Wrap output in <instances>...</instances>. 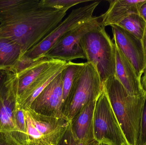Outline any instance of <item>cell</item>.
I'll use <instances>...</instances> for the list:
<instances>
[{"label": "cell", "instance_id": "cell-16", "mask_svg": "<svg viewBox=\"0 0 146 145\" xmlns=\"http://www.w3.org/2000/svg\"><path fill=\"white\" fill-rule=\"evenodd\" d=\"M24 55L21 48L12 40L0 37V70H13Z\"/></svg>", "mask_w": 146, "mask_h": 145}, {"label": "cell", "instance_id": "cell-5", "mask_svg": "<svg viewBox=\"0 0 146 145\" xmlns=\"http://www.w3.org/2000/svg\"><path fill=\"white\" fill-rule=\"evenodd\" d=\"M27 133L22 145H57L69 126L65 118L46 116L24 109Z\"/></svg>", "mask_w": 146, "mask_h": 145}, {"label": "cell", "instance_id": "cell-13", "mask_svg": "<svg viewBox=\"0 0 146 145\" xmlns=\"http://www.w3.org/2000/svg\"><path fill=\"white\" fill-rule=\"evenodd\" d=\"M58 60L44 58L35 62L20 73L16 74L14 89L17 101Z\"/></svg>", "mask_w": 146, "mask_h": 145}, {"label": "cell", "instance_id": "cell-27", "mask_svg": "<svg viewBox=\"0 0 146 145\" xmlns=\"http://www.w3.org/2000/svg\"><path fill=\"white\" fill-rule=\"evenodd\" d=\"M141 86L146 93V68L144 70L141 78Z\"/></svg>", "mask_w": 146, "mask_h": 145}, {"label": "cell", "instance_id": "cell-21", "mask_svg": "<svg viewBox=\"0 0 146 145\" xmlns=\"http://www.w3.org/2000/svg\"><path fill=\"white\" fill-rule=\"evenodd\" d=\"M90 1V0H41V5L47 7L56 9H68L82 3Z\"/></svg>", "mask_w": 146, "mask_h": 145}, {"label": "cell", "instance_id": "cell-10", "mask_svg": "<svg viewBox=\"0 0 146 145\" xmlns=\"http://www.w3.org/2000/svg\"><path fill=\"white\" fill-rule=\"evenodd\" d=\"M62 71L47 85L31 105L30 108L35 112L46 116L66 119L62 113Z\"/></svg>", "mask_w": 146, "mask_h": 145}, {"label": "cell", "instance_id": "cell-25", "mask_svg": "<svg viewBox=\"0 0 146 145\" xmlns=\"http://www.w3.org/2000/svg\"><path fill=\"white\" fill-rule=\"evenodd\" d=\"M139 14L146 22V1L140 7Z\"/></svg>", "mask_w": 146, "mask_h": 145}, {"label": "cell", "instance_id": "cell-20", "mask_svg": "<svg viewBox=\"0 0 146 145\" xmlns=\"http://www.w3.org/2000/svg\"><path fill=\"white\" fill-rule=\"evenodd\" d=\"M24 110V108L17 101L14 110L15 123L17 131L15 140L21 145L24 143L27 133Z\"/></svg>", "mask_w": 146, "mask_h": 145}, {"label": "cell", "instance_id": "cell-3", "mask_svg": "<svg viewBox=\"0 0 146 145\" xmlns=\"http://www.w3.org/2000/svg\"><path fill=\"white\" fill-rule=\"evenodd\" d=\"M101 24L86 34L80 41L87 62L96 68L104 84L115 74V50L114 43Z\"/></svg>", "mask_w": 146, "mask_h": 145}, {"label": "cell", "instance_id": "cell-14", "mask_svg": "<svg viewBox=\"0 0 146 145\" xmlns=\"http://www.w3.org/2000/svg\"><path fill=\"white\" fill-rule=\"evenodd\" d=\"M110 7L100 16L104 26L117 25L133 14H139L140 7L146 0H110Z\"/></svg>", "mask_w": 146, "mask_h": 145}, {"label": "cell", "instance_id": "cell-17", "mask_svg": "<svg viewBox=\"0 0 146 145\" xmlns=\"http://www.w3.org/2000/svg\"><path fill=\"white\" fill-rule=\"evenodd\" d=\"M37 0H0V23L15 19L26 12Z\"/></svg>", "mask_w": 146, "mask_h": 145}, {"label": "cell", "instance_id": "cell-1", "mask_svg": "<svg viewBox=\"0 0 146 145\" xmlns=\"http://www.w3.org/2000/svg\"><path fill=\"white\" fill-rule=\"evenodd\" d=\"M68 9L41 5L40 1L15 19L0 25V37L17 43L24 54L50 33L66 16Z\"/></svg>", "mask_w": 146, "mask_h": 145}, {"label": "cell", "instance_id": "cell-30", "mask_svg": "<svg viewBox=\"0 0 146 145\" xmlns=\"http://www.w3.org/2000/svg\"><path fill=\"white\" fill-rule=\"evenodd\" d=\"M143 145H146V143H145V144H143Z\"/></svg>", "mask_w": 146, "mask_h": 145}, {"label": "cell", "instance_id": "cell-24", "mask_svg": "<svg viewBox=\"0 0 146 145\" xmlns=\"http://www.w3.org/2000/svg\"><path fill=\"white\" fill-rule=\"evenodd\" d=\"M0 145H21L10 134L0 132Z\"/></svg>", "mask_w": 146, "mask_h": 145}, {"label": "cell", "instance_id": "cell-7", "mask_svg": "<svg viewBox=\"0 0 146 145\" xmlns=\"http://www.w3.org/2000/svg\"><path fill=\"white\" fill-rule=\"evenodd\" d=\"M100 1H96L84 7L76 9L44 39L26 52L22 57L36 62L44 58V54L67 32L91 20L94 12Z\"/></svg>", "mask_w": 146, "mask_h": 145}, {"label": "cell", "instance_id": "cell-28", "mask_svg": "<svg viewBox=\"0 0 146 145\" xmlns=\"http://www.w3.org/2000/svg\"><path fill=\"white\" fill-rule=\"evenodd\" d=\"M95 145H99V143H98V144H96Z\"/></svg>", "mask_w": 146, "mask_h": 145}, {"label": "cell", "instance_id": "cell-19", "mask_svg": "<svg viewBox=\"0 0 146 145\" xmlns=\"http://www.w3.org/2000/svg\"><path fill=\"white\" fill-rule=\"evenodd\" d=\"M146 25V22L139 14H133L125 18L117 26L141 40Z\"/></svg>", "mask_w": 146, "mask_h": 145}, {"label": "cell", "instance_id": "cell-9", "mask_svg": "<svg viewBox=\"0 0 146 145\" xmlns=\"http://www.w3.org/2000/svg\"><path fill=\"white\" fill-rule=\"evenodd\" d=\"M15 77L12 70H0V132L10 134L15 139L17 132L14 120L17 101L14 89Z\"/></svg>", "mask_w": 146, "mask_h": 145}, {"label": "cell", "instance_id": "cell-29", "mask_svg": "<svg viewBox=\"0 0 146 145\" xmlns=\"http://www.w3.org/2000/svg\"><path fill=\"white\" fill-rule=\"evenodd\" d=\"M99 145H106L103 144H99Z\"/></svg>", "mask_w": 146, "mask_h": 145}, {"label": "cell", "instance_id": "cell-23", "mask_svg": "<svg viewBox=\"0 0 146 145\" xmlns=\"http://www.w3.org/2000/svg\"><path fill=\"white\" fill-rule=\"evenodd\" d=\"M146 143V94L141 117L140 136L138 145H143Z\"/></svg>", "mask_w": 146, "mask_h": 145}, {"label": "cell", "instance_id": "cell-2", "mask_svg": "<svg viewBox=\"0 0 146 145\" xmlns=\"http://www.w3.org/2000/svg\"><path fill=\"white\" fill-rule=\"evenodd\" d=\"M103 85L128 145H138L146 94L131 96L115 76L108 78Z\"/></svg>", "mask_w": 146, "mask_h": 145}, {"label": "cell", "instance_id": "cell-6", "mask_svg": "<svg viewBox=\"0 0 146 145\" xmlns=\"http://www.w3.org/2000/svg\"><path fill=\"white\" fill-rule=\"evenodd\" d=\"M94 140L106 145H128L104 90L97 100L93 117Z\"/></svg>", "mask_w": 146, "mask_h": 145}, {"label": "cell", "instance_id": "cell-11", "mask_svg": "<svg viewBox=\"0 0 146 145\" xmlns=\"http://www.w3.org/2000/svg\"><path fill=\"white\" fill-rule=\"evenodd\" d=\"M113 40L141 78L146 67L141 40L117 25L111 26Z\"/></svg>", "mask_w": 146, "mask_h": 145}, {"label": "cell", "instance_id": "cell-26", "mask_svg": "<svg viewBox=\"0 0 146 145\" xmlns=\"http://www.w3.org/2000/svg\"><path fill=\"white\" fill-rule=\"evenodd\" d=\"M141 43H142L143 51H144V55H145L146 66V25L145 31H144V35H143V37H142V39H141Z\"/></svg>", "mask_w": 146, "mask_h": 145}, {"label": "cell", "instance_id": "cell-15", "mask_svg": "<svg viewBox=\"0 0 146 145\" xmlns=\"http://www.w3.org/2000/svg\"><path fill=\"white\" fill-rule=\"evenodd\" d=\"M96 101L85 106L70 121L72 133L81 141H95L93 135V117Z\"/></svg>", "mask_w": 146, "mask_h": 145}, {"label": "cell", "instance_id": "cell-4", "mask_svg": "<svg viewBox=\"0 0 146 145\" xmlns=\"http://www.w3.org/2000/svg\"><path fill=\"white\" fill-rule=\"evenodd\" d=\"M103 90L104 85L96 68L91 63H84L63 106L64 117L70 121L85 106L96 101Z\"/></svg>", "mask_w": 146, "mask_h": 145}, {"label": "cell", "instance_id": "cell-22", "mask_svg": "<svg viewBox=\"0 0 146 145\" xmlns=\"http://www.w3.org/2000/svg\"><path fill=\"white\" fill-rule=\"evenodd\" d=\"M98 143L96 141L88 142L81 141L77 139L72 133L69 125L65 134L57 145H95Z\"/></svg>", "mask_w": 146, "mask_h": 145}, {"label": "cell", "instance_id": "cell-12", "mask_svg": "<svg viewBox=\"0 0 146 145\" xmlns=\"http://www.w3.org/2000/svg\"><path fill=\"white\" fill-rule=\"evenodd\" d=\"M115 50L116 77L131 96L141 97L146 93L141 86V78L133 66L114 43Z\"/></svg>", "mask_w": 146, "mask_h": 145}, {"label": "cell", "instance_id": "cell-18", "mask_svg": "<svg viewBox=\"0 0 146 145\" xmlns=\"http://www.w3.org/2000/svg\"><path fill=\"white\" fill-rule=\"evenodd\" d=\"M84 64L70 61L67 62L62 71L63 108L71 93L76 76L84 65Z\"/></svg>", "mask_w": 146, "mask_h": 145}, {"label": "cell", "instance_id": "cell-8", "mask_svg": "<svg viewBox=\"0 0 146 145\" xmlns=\"http://www.w3.org/2000/svg\"><path fill=\"white\" fill-rule=\"evenodd\" d=\"M100 17H94L91 20L67 32L45 54L44 58L68 62L77 59H86L80 45L82 37L89 31L102 24Z\"/></svg>", "mask_w": 146, "mask_h": 145}]
</instances>
